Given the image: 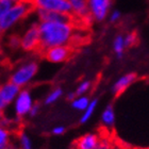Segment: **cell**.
<instances>
[{
	"mask_svg": "<svg viewBox=\"0 0 149 149\" xmlns=\"http://www.w3.org/2000/svg\"><path fill=\"white\" fill-rule=\"evenodd\" d=\"M66 131V128L62 125H59V126H56V127L52 128V130H51V133L53 135H56V136H61L63 134L65 133Z\"/></svg>",
	"mask_w": 149,
	"mask_h": 149,
	"instance_id": "obj_27",
	"label": "cell"
},
{
	"mask_svg": "<svg viewBox=\"0 0 149 149\" xmlns=\"http://www.w3.org/2000/svg\"><path fill=\"white\" fill-rule=\"evenodd\" d=\"M112 49L117 59H123V56H125V52L127 50L124 40V34L115 35L113 42H112Z\"/></svg>",
	"mask_w": 149,
	"mask_h": 149,
	"instance_id": "obj_15",
	"label": "cell"
},
{
	"mask_svg": "<svg viewBox=\"0 0 149 149\" xmlns=\"http://www.w3.org/2000/svg\"><path fill=\"white\" fill-rule=\"evenodd\" d=\"M34 10L72 15L68 0H30Z\"/></svg>",
	"mask_w": 149,
	"mask_h": 149,
	"instance_id": "obj_7",
	"label": "cell"
},
{
	"mask_svg": "<svg viewBox=\"0 0 149 149\" xmlns=\"http://www.w3.org/2000/svg\"><path fill=\"white\" fill-rule=\"evenodd\" d=\"M98 99L97 98H94V99H91L90 103H88V106L86 107V109L84 110L82 112V114H81V117H80V124L84 125L88 123L91 120V118L93 117L94 114H95V112L97 110V107H98Z\"/></svg>",
	"mask_w": 149,
	"mask_h": 149,
	"instance_id": "obj_16",
	"label": "cell"
},
{
	"mask_svg": "<svg viewBox=\"0 0 149 149\" xmlns=\"http://www.w3.org/2000/svg\"><path fill=\"white\" fill-rule=\"evenodd\" d=\"M95 149H117V147L115 146L114 143H112L111 140H109L108 137H104V139H100L99 144Z\"/></svg>",
	"mask_w": 149,
	"mask_h": 149,
	"instance_id": "obj_25",
	"label": "cell"
},
{
	"mask_svg": "<svg viewBox=\"0 0 149 149\" xmlns=\"http://www.w3.org/2000/svg\"><path fill=\"white\" fill-rule=\"evenodd\" d=\"M17 141H18V148L17 149H33V143L29 134L24 130L17 133Z\"/></svg>",
	"mask_w": 149,
	"mask_h": 149,
	"instance_id": "obj_20",
	"label": "cell"
},
{
	"mask_svg": "<svg viewBox=\"0 0 149 149\" xmlns=\"http://www.w3.org/2000/svg\"><path fill=\"white\" fill-rule=\"evenodd\" d=\"M72 54V48L70 45L67 46H56L43 51L44 58L52 64H61L66 62Z\"/></svg>",
	"mask_w": 149,
	"mask_h": 149,
	"instance_id": "obj_8",
	"label": "cell"
},
{
	"mask_svg": "<svg viewBox=\"0 0 149 149\" xmlns=\"http://www.w3.org/2000/svg\"><path fill=\"white\" fill-rule=\"evenodd\" d=\"M20 87L17 86L11 81H6L4 83L0 84V98L6 107L14 102L16 97L20 92Z\"/></svg>",
	"mask_w": 149,
	"mask_h": 149,
	"instance_id": "obj_10",
	"label": "cell"
},
{
	"mask_svg": "<svg viewBox=\"0 0 149 149\" xmlns=\"http://www.w3.org/2000/svg\"><path fill=\"white\" fill-rule=\"evenodd\" d=\"M100 135L95 132H88L81 135L74 142V149H95L100 142Z\"/></svg>",
	"mask_w": 149,
	"mask_h": 149,
	"instance_id": "obj_11",
	"label": "cell"
},
{
	"mask_svg": "<svg viewBox=\"0 0 149 149\" xmlns=\"http://www.w3.org/2000/svg\"><path fill=\"white\" fill-rule=\"evenodd\" d=\"M42 51L56 46L70 45L74 37L72 20L66 22H38Z\"/></svg>",
	"mask_w": 149,
	"mask_h": 149,
	"instance_id": "obj_1",
	"label": "cell"
},
{
	"mask_svg": "<svg viewBox=\"0 0 149 149\" xmlns=\"http://www.w3.org/2000/svg\"><path fill=\"white\" fill-rule=\"evenodd\" d=\"M93 87V82L91 80H82L80 83L78 84L77 88L74 91V93L77 96H84L86 95L88 92L91 91V88Z\"/></svg>",
	"mask_w": 149,
	"mask_h": 149,
	"instance_id": "obj_21",
	"label": "cell"
},
{
	"mask_svg": "<svg viewBox=\"0 0 149 149\" xmlns=\"http://www.w3.org/2000/svg\"><path fill=\"white\" fill-rule=\"evenodd\" d=\"M100 121L103 127L108 128V129L114 127L115 121H116V113H115L114 107L112 104H108L101 112Z\"/></svg>",
	"mask_w": 149,
	"mask_h": 149,
	"instance_id": "obj_14",
	"label": "cell"
},
{
	"mask_svg": "<svg viewBox=\"0 0 149 149\" xmlns=\"http://www.w3.org/2000/svg\"><path fill=\"white\" fill-rule=\"evenodd\" d=\"M34 99L32 96L31 91L29 88H22L19 92L18 96L13 102V109L17 119H22L29 115V112L32 109L34 104Z\"/></svg>",
	"mask_w": 149,
	"mask_h": 149,
	"instance_id": "obj_6",
	"label": "cell"
},
{
	"mask_svg": "<svg viewBox=\"0 0 149 149\" xmlns=\"http://www.w3.org/2000/svg\"><path fill=\"white\" fill-rule=\"evenodd\" d=\"M66 149H72V148H66Z\"/></svg>",
	"mask_w": 149,
	"mask_h": 149,
	"instance_id": "obj_35",
	"label": "cell"
},
{
	"mask_svg": "<svg viewBox=\"0 0 149 149\" xmlns=\"http://www.w3.org/2000/svg\"><path fill=\"white\" fill-rule=\"evenodd\" d=\"M121 17H123V14H121V12L119 11V10L112 9L109 16H108V19H109V22H111V24H117V22L121 19Z\"/></svg>",
	"mask_w": 149,
	"mask_h": 149,
	"instance_id": "obj_26",
	"label": "cell"
},
{
	"mask_svg": "<svg viewBox=\"0 0 149 149\" xmlns=\"http://www.w3.org/2000/svg\"><path fill=\"white\" fill-rule=\"evenodd\" d=\"M124 40L125 44H126V47L128 48H131L133 47L135 44L137 43V34L135 31H130L127 32L126 34H124Z\"/></svg>",
	"mask_w": 149,
	"mask_h": 149,
	"instance_id": "obj_24",
	"label": "cell"
},
{
	"mask_svg": "<svg viewBox=\"0 0 149 149\" xmlns=\"http://www.w3.org/2000/svg\"><path fill=\"white\" fill-rule=\"evenodd\" d=\"M40 65L35 60H27L16 66L10 74L9 81L20 88H26L33 82L38 74Z\"/></svg>",
	"mask_w": 149,
	"mask_h": 149,
	"instance_id": "obj_3",
	"label": "cell"
},
{
	"mask_svg": "<svg viewBox=\"0 0 149 149\" xmlns=\"http://www.w3.org/2000/svg\"><path fill=\"white\" fill-rule=\"evenodd\" d=\"M1 34H2V32H1V29H0V36H1Z\"/></svg>",
	"mask_w": 149,
	"mask_h": 149,
	"instance_id": "obj_33",
	"label": "cell"
},
{
	"mask_svg": "<svg viewBox=\"0 0 149 149\" xmlns=\"http://www.w3.org/2000/svg\"><path fill=\"white\" fill-rule=\"evenodd\" d=\"M6 106L3 103V101L1 100V98H0V111H3V110L6 109Z\"/></svg>",
	"mask_w": 149,
	"mask_h": 149,
	"instance_id": "obj_30",
	"label": "cell"
},
{
	"mask_svg": "<svg viewBox=\"0 0 149 149\" xmlns=\"http://www.w3.org/2000/svg\"><path fill=\"white\" fill-rule=\"evenodd\" d=\"M76 96H77V95H76L74 92H69V93L66 95V98H67V100H69V101H72Z\"/></svg>",
	"mask_w": 149,
	"mask_h": 149,
	"instance_id": "obj_29",
	"label": "cell"
},
{
	"mask_svg": "<svg viewBox=\"0 0 149 149\" xmlns=\"http://www.w3.org/2000/svg\"><path fill=\"white\" fill-rule=\"evenodd\" d=\"M18 1L19 0H0V18Z\"/></svg>",
	"mask_w": 149,
	"mask_h": 149,
	"instance_id": "obj_23",
	"label": "cell"
},
{
	"mask_svg": "<svg viewBox=\"0 0 149 149\" xmlns=\"http://www.w3.org/2000/svg\"><path fill=\"white\" fill-rule=\"evenodd\" d=\"M20 50L24 52L31 53L40 49V37L38 31V22H31L19 35Z\"/></svg>",
	"mask_w": 149,
	"mask_h": 149,
	"instance_id": "obj_4",
	"label": "cell"
},
{
	"mask_svg": "<svg viewBox=\"0 0 149 149\" xmlns=\"http://www.w3.org/2000/svg\"><path fill=\"white\" fill-rule=\"evenodd\" d=\"M6 46L9 47L11 50H17L20 49V38L19 34H10L6 38Z\"/></svg>",
	"mask_w": 149,
	"mask_h": 149,
	"instance_id": "obj_22",
	"label": "cell"
},
{
	"mask_svg": "<svg viewBox=\"0 0 149 149\" xmlns=\"http://www.w3.org/2000/svg\"><path fill=\"white\" fill-rule=\"evenodd\" d=\"M11 137H12L11 130L0 124V149H10L12 147Z\"/></svg>",
	"mask_w": 149,
	"mask_h": 149,
	"instance_id": "obj_17",
	"label": "cell"
},
{
	"mask_svg": "<svg viewBox=\"0 0 149 149\" xmlns=\"http://www.w3.org/2000/svg\"><path fill=\"white\" fill-rule=\"evenodd\" d=\"M10 149H16V148H13V147H11V148H10Z\"/></svg>",
	"mask_w": 149,
	"mask_h": 149,
	"instance_id": "obj_34",
	"label": "cell"
},
{
	"mask_svg": "<svg viewBox=\"0 0 149 149\" xmlns=\"http://www.w3.org/2000/svg\"><path fill=\"white\" fill-rule=\"evenodd\" d=\"M113 0H87V17L91 22H102L112 11Z\"/></svg>",
	"mask_w": 149,
	"mask_h": 149,
	"instance_id": "obj_5",
	"label": "cell"
},
{
	"mask_svg": "<svg viewBox=\"0 0 149 149\" xmlns=\"http://www.w3.org/2000/svg\"><path fill=\"white\" fill-rule=\"evenodd\" d=\"M34 12L30 0H19L0 18V29L2 33L11 31L13 28L24 22L31 13Z\"/></svg>",
	"mask_w": 149,
	"mask_h": 149,
	"instance_id": "obj_2",
	"label": "cell"
},
{
	"mask_svg": "<svg viewBox=\"0 0 149 149\" xmlns=\"http://www.w3.org/2000/svg\"><path fill=\"white\" fill-rule=\"evenodd\" d=\"M40 111V106L38 103H34L33 107H32V109L29 112V116H30V117H35V116L38 115Z\"/></svg>",
	"mask_w": 149,
	"mask_h": 149,
	"instance_id": "obj_28",
	"label": "cell"
},
{
	"mask_svg": "<svg viewBox=\"0 0 149 149\" xmlns=\"http://www.w3.org/2000/svg\"><path fill=\"white\" fill-rule=\"evenodd\" d=\"M35 15L37 17V22H66L72 20V16L69 14H61L56 12H48V11H40L34 10Z\"/></svg>",
	"mask_w": 149,
	"mask_h": 149,
	"instance_id": "obj_12",
	"label": "cell"
},
{
	"mask_svg": "<svg viewBox=\"0 0 149 149\" xmlns=\"http://www.w3.org/2000/svg\"><path fill=\"white\" fill-rule=\"evenodd\" d=\"M136 79H137V74L135 72H127V74H123L119 78H117L114 81V83L112 84L111 86L112 93L114 94L115 96L120 95L124 92H126L136 81Z\"/></svg>",
	"mask_w": 149,
	"mask_h": 149,
	"instance_id": "obj_9",
	"label": "cell"
},
{
	"mask_svg": "<svg viewBox=\"0 0 149 149\" xmlns=\"http://www.w3.org/2000/svg\"><path fill=\"white\" fill-rule=\"evenodd\" d=\"M91 101V98L87 95H84V96H76L72 102V108L76 111L79 112H83L84 110L86 109V107L88 106V103Z\"/></svg>",
	"mask_w": 149,
	"mask_h": 149,
	"instance_id": "obj_19",
	"label": "cell"
},
{
	"mask_svg": "<svg viewBox=\"0 0 149 149\" xmlns=\"http://www.w3.org/2000/svg\"><path fill=\"white\" fill-rule=\"evenodd\" d=\"M3 118H4V114H3V111H0V123L2 120Z\"/></svg>",
	"mask_w": 149,
	"mask_h": 149,
	"instance_id": "obj_31",
	"label": "cell"
},
{
	"mask_svg": "<svg viewBox=\"0 0 149 149\" xmlns=\"http://www.w3.org/2000/svg\"><path fill=\"white\" fill-rule=\"evenodd\" d=\"M1 53H2V45L0 43V56H1Z\"/></svg>",
	"mask_w": 149,
	"mask_h": 149,
	"instance_id": "obj_32",
	"label": "cell"
},
{
	"mask_svg": "<svg viewBox=\"0 0 149 149\" xmlns=\"http://www.w3.org/2000/svg\"><path fill=\"white\" fill-rule=\"evenodd\" d=\"M72 18L88 19L87 17V0H68Z\"/></svg>",
	"mask_w": 149,
	"mask_h": 149,
	"instance_id": "obj_13",
	"label": "cell"
},
{
	"mask_svg": "<svg viewBox=\"0 0 149 149\" xmlns=\"http://www.w3.org/2000/svg\"><path fill=\"white\" fill-rule=\"evenodd\" d=\"M63 90L61 87H54L52 90L50 91L49 93L47 94L45 99H44V104L46 106H51V104H54L56 102H58L61 98L63 97Z\"/></svg>",
	"mask_w": 149,
	"mask_h": 149,
	"instance_id": "obj_18",
	"label": "cell"
}]
</instances>
